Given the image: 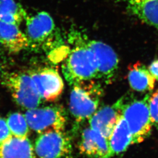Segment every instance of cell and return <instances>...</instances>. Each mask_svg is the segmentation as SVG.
<instances>
[{"mask_svg":"<svg viewBox=\"0 0 158 158\" xmlns=\"http://www.w3.org/2000/svg\"><path fill=\"white\" fill-rule=\"evenodd\" d=\"M26 36L29 47L36 48L51 39L55 30V24L51 15L45 11L27 15L25 19Z\"/></svg>","mask_w":158,"mask_h":158,"instance_id":"cell-9","label":"cell"},{"mask_svg":"<svg viewBox=\"0 0 158 158\" xmlns=\"http://www.w3.org/2000/svg\"><path fill=\"white\" fill-rule=\"evenodd\" d=\"M109 143L113 156L124 152L132 145V134L123 115L114 127Z\"/></svg>","mask_w":158,"mask_h":158,"instance_id":"cell-16","label":"cell"},{"mask_svg":"<svg viewBox=\"0 0 158 158\" xmlns=\"http://www.w3.org/2000/svg\"><path fill=\"white\" fill-rule=\"evenodd\" d=\"M12 136L6 119L0 117V144L10 139Z\"/></svg>","mask_w":158,"mask_h":158,"instance_id":"cell-20","label":"cell"},{"mask_svg":"<svg viewBox=\"0 0 158 158\" xmlns=\"http://www.w3.org/2000/svg\"><path fill=\"white\" fill-rule=\"evenodd\" d=\"M149 110L153 125L158 131V89L150 97Z\"/></svg>","mask_w":158,"mask_h":158,"instance_id":"cell-19","label":"cell"},{"mask_svg":"<svg viewBox=\"0 0 158 158\" xmlns=\"http://www.w3.org/2000/svg\"><path fill=\"white\" fill-rule=\"evenodd\" d=\"M125 101L122 97L112 105L97 110L89 119L90 127L109 140L115 125L123 115Z\"/></svg>","mask_w":158,"mask_h":158,"instance_id":"cell-10","label":"cell"},{"mask_svg":"<svg viewBox=\"0 0 158 158\" xmlns=\"http://www.w3.org/2000/svg\"><path fill=\"white\" fill-rule=\"evenodd\" d=\"M0 158H35V151L28 138L15 136L0 144Z\"/></svg>","mask_w":158,"mask_h":158,"instance_id":"cell-14","label":"cell"},{"mask_svg":"<svg viewBox=\"0 0 158 158\" xmlns=\"http://www.w3.org/2000/svg\"><path fill=\"white\" fill-rule=\"evenodd\" d=\"M73 34L74 46L62 67L64 77L70 85L97 77L96 57L87 44V38L79 33Z\"/></svg>","mask_w":158,"mask_h":158,"instance_id":"cell-1","label":"cell"},{"mask_svg":"<svg viewBox=\"0 0 158 158\" xmlns=\"http://www.w3.org/2000/svg\"><path fill=\"white\" fill-rule=\"evenodd\" d=\"M1 84L8 89L19 106L27 110L40 106L42 99L29 74L6 73Z\"/></svg>","mask_w":158,"mask_h":158,"instance_id":"cell-4","label":"cell"},{"mask_svg":"<svg viewBox=\"0 0 158 158\" xmlns=\"http://www.w3.org/2000/svg\"><path fill=\"white\" fill-rule=\"evenodd\" d=\"M150 97L125 103L123 116L132 136V145L140 143L149 136L153 124L149 110Z\"/></svg>","mask_w":158,"mask_h":158,"instance_id":"cell-3","label":"cell"},{"mask_svg":"<svg viewBox=\"0 0 158 158\" xmlns=\"http://www.w3.org/2000/svg\"><path fill=\"white\" fill-rule=\"evenodd\" d=\"M0 45L12 53H18L29 47V40L19 26L0 20Z\"/></svg>","mask_w":158,"mask_h":158,"instance_id":"cell-13","label":"cell"},{"mask_svg":"<svg viewBox=\"0 0 158 158\" xmlns=\"http://www.w3.org/2000/svg\"><path fill=\"white\" fill-rule=\"evenodd\" d=\"M130 14L158 29V0H124Z\"/></svg>","mask_w":158,"mask_h":158,"instance_id":"cell-12","label":"cell"},{"mask_svg":"<svg viewBox=\"0 0 158 158\" xmlns=\"http://www.w3.org/2000/svg\"><path fill=\"white\" fill-rule=\"evenodd\" d=\"M28 73L33 79L42 100L53 102L62 94L64 89L63 81L54 69L40 68Z\"/></svg>","mask_w":158,"mask_h":158,"instance_id":"cell-8","label":"cell"},{"mask_svg":"<svg viewBox=\"0 0 158 158\" xmlns=\"http://www.w3.org/2000/svg\"><path fill=\"white\" fill-rule=\"evenodd\" d=\"M6 120L12 135L20 138H28L30 128L25 114L12 113L8 115Z\"/></svg>","mask_w":158,"mask_h":158,"instance_id":"cell-18","label":"cell"},{"mask_svg":"<svg viewBox=\"0 0 158 158\" xmlns=\"http://www.w3.org/2000/svg\"><path fill=\"white\" fill-rule=\"evenodd\" d=\"M128 80L131 87L138 92L151 91L154 89L156 79L141 63L137 62L128 68Z\"/></svg>","mask_w":158,"mask_h":158,"instance_id":"cell-15","label":"cell"},{"mask_svg":"<svg viewBox=\"0 0 158 158\" xmlns=\"http://www.w3.org/2000/svg\"><path fill=\"white\" fill-rule=\"evenodd\" d=\"M28 15L21 4L15 0H0V20L19 26Z\"/></svg>","mask_w":158,"mask_h":158,"instance_id":"cell-17","label":"cell"},{"mask_svg":"<svg viewBox=\"0 0 158 158\" xmlns=\"http://www.w3.org/2000/svg\"><path fill=\"white\" fill-rule=\"evenodd\" d=\"M79 149L91 158H111L113 156L109 140L90 127L81 133Z\"/></svg>","mask_w":158,"mask_h":158,"instance_id":"cell-11","label":"cell"},{"mask_svg":"<svg viewBox=\"0 0 158 158\" xmlns=\"http://www.w3.org/2000/svg\"><path fill=\"white\" fill-rule=\"evenodd\" d=\"M34 151L38 158H73L69 136L64 131H49L36 139Z\"/></svg>","mask_w":158,"mask_h":158,"instance_id":"cell-6","label":"cell"},{"mask_svg":"<svg viewBox=\"0 0 158 158\" xmlns=\"http://www.w3.org/2000/svg\"><path fill=\"white\" fill-rule=\"evenodd\" d=\"M29 128L41 134L49 131H64L68 116L61 106L35 108L25 113Z\"/></svg>","mask_w":158,"mask_h":158,"instance_id":"cell-5","label":"cell"},{"mask_svg":"<svg viewBox=\"0 0 158 158\" xmlns=\"http://www.w3.org/2000/svg\"><path fill=\"white\" fill-rule=\"evenodd\" d=\"M102 95V85L94 80L81 81L72 85L69 111L77 127L90 118L97 111Z\"/></svg>","mask_w":158,"mask_h":158,"instance_id":"cell-2","label":"cell"},{"mask_svg":"<svg viewBox=\"0 0 158 158\" xmlns=\"http://www.w3.org/2000/svg\"><path fill=\"white\" fill-rule=\"evenodd\" d=\"M6 73L5 72V71L4 70V67L2 66V64L0 62V83H2Z\"/></svg>","mask_w":158,"mask_h":158,"instance_id":"cell-22","label":"cell"},{"mask_svg":"<svg viewBox=\"0 0 158 158\" xmlns=\"http://www.w3.org/2000/svg\"><path fill=\"white\" fill-rule=\"evenodd\" d=\"M87 44L96 57L97 79L102 80L107 85L112 83L118 69L119 59L117 53L111 46L99 40L87 38Z\"/></svg>","mask_w":158,"mask_h":158,"instance_id":"cell-7","label":"cell"},{"mask_svg":"<svg viewBox=\"0 0 158 158\" xmlns=\"http://www.w3.org/2000/svg\"><path fill=\"white\" fill-rule=\"evenodd\" d=\"M148 69L155 79L158 80V59L153 61L149 66Z\"/></svg>","mask_w":158,"mask_h":158,"instance_id":"cell-21","label":"cell"}]
</instances>
